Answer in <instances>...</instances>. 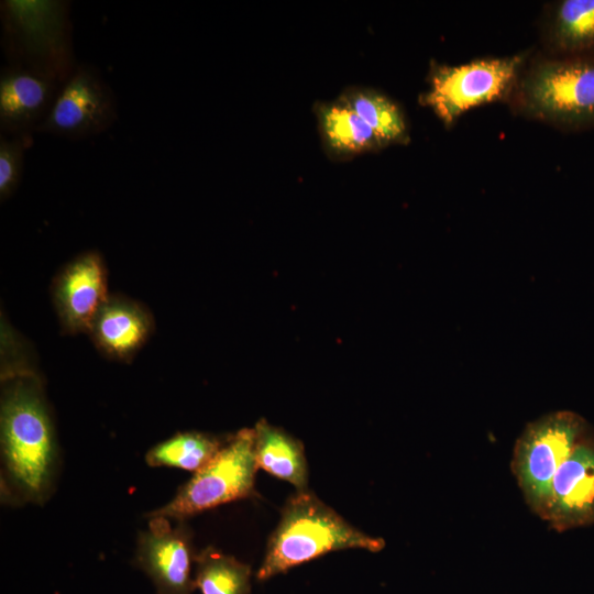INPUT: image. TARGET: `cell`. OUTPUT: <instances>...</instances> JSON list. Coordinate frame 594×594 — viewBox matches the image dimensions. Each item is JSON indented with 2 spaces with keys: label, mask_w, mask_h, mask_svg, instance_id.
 Masks as SVG:
<instances>
[{
  "label": "cell",
  "mask_w": 594,
  "mask_h": 594,
  "mask_svg": "<svg viewBox=\"0 0 594 594\" xmlns=\"http://www.w3.org/2000/svg\"><path fill=\"white\" fill-rule=\"evenodd\" d=\"M2 383V494L42 504L51 493L58 459L48 406L31 371H4Z\"/></svg>",
  "instance_id": "6da1fadb"
},
{
  "label": "cell",
  "mask_w": 594,
  "mask_h": 594,
  "mask_svg": "<svg viewBox=\"0 0 594 594\" xmlns=\"http://www.w3.org/2000/svg\"><path fill=\"white\" fill-rule=\"evenodd\" d=\"M384 547V539L355 528L314 492L308 488L296 491L280 510L256 580L266 581L332 551L363 549L378 552Z\"/></svg>",
  "instance_id": "7a4b0ae2"
},
{
  "label": "cell",
  "mask_w": 594,
  "mask_h": 594,
  "mask_svg": "<svg viewBox=\"0 0 594 594\" xmlns=\"http://www.w3.org/2000/svg\"><path fill=\"white\" fill-rule=\"evenodd\" d=\"M508 103L519 116L563 131L594 129V58H531Z\"/></svg>",
  "instance_id": "3957f363"
},
{
  "label": "cell",
  "mask_w": 594,
  "mask_h": 594,
  "mask_svg": "<svg viewBox=\"0 0 594 594\" xmlns=\"http://www.w3.org/2000/svg\"><path fill=\"white\" fill-rule=\"evenodd\" d=\"M3 50L11 65L63 85L76 67L69 4L65 1H1Z\"/></svg>",
  "instance_id": "277c9868"
},
{
  "label": "cell",
  "mask_w": 594,
  "mask_h": 594,
  "mask_svg": "<svg viewBox=\"0 0 594 594\" xmlns=\"http://www.w3.org/2000/svg\"><path fill=\"white\" fill-rule=\"evenodd\" d=\"M587 431L581 416L559 410L530 421L516 439L510 469L525 503L540 519L548 518L554 475Z\"/></svg>",
  "instance_id": "5b68a950"
},
{
  "label": "cell",
  "mask_w": 594,
  "mask_h": 594,
  "mask_svg": "<svg viewBox=\"0 0 594 594\" xmlns=\"http://www.w3.org/2000/svg\"><path fill=\"white\" fill-rule=\"evenodd\" d=\"M528 53L473 59L460 65L432 64L428 89L419 102L446 125H452L472 108L508 101Z\"/></svg>",
  "instance_id": "8992f818"
},
{
  "label": "cell",
  "mask_w": 594,
  "mask_h": 594,
  "mask_svg": "<svg viewBox=\"0 0 594 594\" xmlns=\"http://www.w3.org/2000/svg\"><path fill=\"white\" fill-rule=\"evenodd\" d=\"M257 470L254 429H241L227 438L216 455L179 487L169 503L147 517L184 521L220 505L253 497Z\"/></svg>",
  "instance_id": "52a82bcc"
},
{
  "label": "cell",
  "mask_w": 594,
  "mask_h": 594,
  "mask_svg": "<svg viewBox=\"0 0 594 594\" xmlns=\"http://www.w3.org/2000/svg\"><path fill=\"white\" fill-rule=\"evenodd\" d=\"M117 118V99L111 87L94 66L77 64L36 132L84 140L103 133Z\"/></svg>",
  "instance_id": "ba28073f"
},
{
  "label": "cell",
  "mask_w": 594,
  "mask_h": 594,
  "mask_svg": "<svg viewBox=\"0 0 594 594\" xmlns=\"http://www.w3.org/2000/svg\"><path fill=\"white\" fill-rule=\"evenodd\" d=\"M148 518L138 539L136 564L151 578L156 594H191L196 553L190 529L184 521L173 527L166 517Z\"/></svg>",
  "instance_id": "9c48e42d"
},
{
  "label": "cell",
  "mask_w": 594,
  "mask_h": 594,
  "mask_svg": "<svg viewBox=\"0 0 594 594\" xmlns=\"http://www.w3.org/2000/svg\"><path fill=\"white\" fill-rule=\"evenodd\" d=\"M54 305L66 332H89L108 300L107 271L96 251L79 254L58 273L52 285Z\"/></svg>",
  "instance_id": "30bf717a"
},
{
  "label": "cell",
  "mask_w": 594,
  "mask_h": 594,
  "mask_svg": "<svg viewBox=\"0 0 594 594\" xmlns=\"http://www.w3.org/2000/svg\"><path fill=\"white\" fill-rule=\"evenodd\" d=\"M546 521L558 532L594 525V433L590 430L553 477Z\"/></svg>",
  "instance_id": "8fae6325"
},
{
  "label": "cell",
  "mask_w": 594,
  "mask_h": 594,
  "mask_svg": "<svg viewBox=\"0 0 594 594\" xmlns=\"http://www.w3.org/2000/svg\"><path fill=\"white\" fill-rule=\"evenodd\" d=\"M62 85L9 64L0 75V129L3 135L36 132L47 117Z\"/></svg>",
  "instance_id": "7c38bea8"
},
{
  "label": "cell",
  "mask_w": 594,
  "mask_h": 594,
  "mask_svg": "<svg viewBox=\"0 0 594 594\" xmlns=\"http://www.w3.org/2000/svg\"><path fill=\"white\" fill-rule=\"evenodd\" d=\"M153 330V318L141 304L123 296H109L89 333L97 348L110 358L129 360Z\"/></svg>",
  "instance_id": "4fadbf2b"
},
{
  "label": "cell",
  "mask_w": 594,
  "mask_h": 594,
  "mask_svg": "<svg viewBox=\"0 0 594 594\" xmlns=\"http://www.w3.org/2000/svg\"><path fill=\"white\" fill-rule=\"evenodd\" d=\"M541 34L549 56L594 58V0L552 2Z\"/></svg>",
  "instance_id": "5bb4252c"
},
{
  "label": "cell",
  "mask_w": 594,
  "mask_h": 594,
  "mask_svg": "<svg viewBox=\"0 0 594 594\" xmlns=\"http://www.w3.org/2000/svg\"><path fill=\"white\" fill-rule=\"evenodd\" d=\"M324 153L333 161H345L356 155L376 152L384 144L363 119L339 96L315 103Z\"/></svg>",
  "instance_id": "9a60e30c"
},
{
  "label": "cell",
  "mask_w": 594,
  "mask_h": 594,
  "mask_svg": "<svg viewBox=\"0 0 594 594\" xmlns=\"http://www.w3.org/2000/svg\"><path fill=\"white\" fill-rule=\"evenodd\" d=\"M253 429L257 469L290 483L296 491L307 490L309 472L302 443L264 419Z\"/></svg>",
  "instance_id": "2e32d148"
},
{
  "label": "cell",
  "mask_w": 594,
  "mask_h": 594,
  "mask_svg": "<svg viewBox=\"0 0 594 594\" xmlns=\"http://www.w3.org/2000/svg\"><path fill=\"white\" fill-rule=\"evenodd\" d=\"M339 97L363 119L385 147L410 141L403 109L384 92L370 87L350 86Z\"/></svg>",
  "instance_id": "e0dca14e"
},
{
  "label": "cell",
  "mask_w": 594,
  "mask_h": 594,
  "mask_svg": "<svg viewBox=\"0 0 594 594\" xmlns=\"http://www.w3.org/2000/svg\"><path fill=\"white\" fill-rule=\"evenodd\" d=\"M195 585L201 594H250L251 566L212 546L195 559Z\"/></svg>",
  "instance_id": "ac0fdd59"
},
{
  "label": "cell",
  "mask_w": 594,
  "mask_h": 594,
  "mask_svg": "<svg viewBox=\"0 0 594 594\" xmlns=\"http://www.w3.org/2000/svg\"><path fill=\"white\" fill-rule=\"evenodd\" d=\"M227 439L198 431L179 432L147 451L150 466H168L197 472L221 449Z\"/></svg>",
  "instance_id": "d6986e66"
},
{
  "label": "cell",
  "mask_w": 594,
  "mask_h": 594,
  "mask_svg": "<svg viewBox=\"0 0 594 594\" xmlns=\"http://www.w3.org/2000/svg\"><path fill=\"white\" fill-rule=\"evenodd\" d=\"M33 144L32 134L0 138V199L3 202L16 190L24 167L25 151Z\"/></svg>",
  "instance_id": "ffe728a7"
}]
</instances>
